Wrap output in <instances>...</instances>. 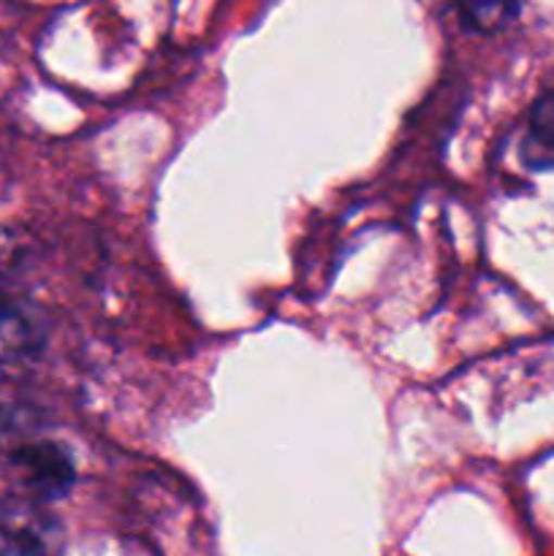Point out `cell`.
Segmentation results:
<instances>
[{
  "label": "cell",
  "mask_w": 554,
  "mask_h": 556,
  "mask_svg": "<svg viewBox=\"0 0 554 556\" xmlns=\"http://www.w3.org/2000/svg\"><path fill=\"white\" fill-rule=\"evenodd\" d=\"M63 521L47 500L9 492L0 500V556H63Z\"/></svg>",
  "instance_id": "obj_1"
},
{
  "label": "cell",
  "mask_w": 554,
  "mask_h": 556,
  "mask_svg": "<svg viewBox=\"0 0 554 556\" xmlns=\"http://www.w3.org/2000/svg\"><path fill=\"white\" fill-rule=\"evenodd\" d=\"M9 465L22 492L38 500H60L76 481V467L65 445L47 438H30L9 448Z\"/></svg>",
  "instance_id": "obj_2"
},
{
  "label": "cell",
  "mask_w": 554,
  "mask_h": 556,
  "mask_svg": "<svg viewBox=\"0 0 554 556\" xmlns=\"http://www.w3.org/2000/svg\"><path fill=\"white\" fill-rule=\"evenodd\" d=\"M43 348V324L36 309L0 291V364H22Z\"/></svg>",
  "instance_id": "obj_3"
},
{
  "label": "cell",
  "mask_w": 554,
  "mask_h": 556,
  "mask_svg": "<svg viewBox=\"0 0 554 556\" xmlns=\"http://www.w3.org/2000/svg\"><path fill=\"white\" fill-rule=\"evenodd\" d=\"M521 157L532 168H554V90L532 103Z\"/></svg>",
  "instance_id": "obj_4"
},
{
  "label": "cell",
  "mask_w": 554,
  "mask_h": 556,
  "mask_svg": "<svg viewBox=\"0 0 554 556\" xmlns=\"http://www.w3.org/2000/svg\"><path fill=\"white\" fill-rule=\"evenodd\" d=\"M38 413L14 383L0 380V445L14 448L38 432Z\"/></svg>",
  "instance_id": "obj_5"
},
{
  "label": "cell",
  "mask_w": 554,
  "mask_h": 556,
  "mask_svg": "<svg viewBox=\"0 0 554 556\" xmlns=\"http://www.w3.org/2000/svg\"><path fill=\"white\" fill-rule=\"evenodd\" d=\"M467 27L478 33L503 30L519 14V0H456Z\"/></svg>",
  "instance_id": "obj_6"
}]
</instances>
